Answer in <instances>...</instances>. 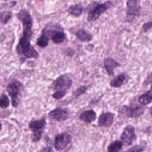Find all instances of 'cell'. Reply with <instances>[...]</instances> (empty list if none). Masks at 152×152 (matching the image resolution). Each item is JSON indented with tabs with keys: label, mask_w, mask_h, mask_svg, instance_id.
Here are the masks:
<instances>
[{
	"label": "cell",
	"mask_w": 152,
	"mask_h": 152,
	"mask_svg": "<svg viewBox=\"0 0 152 152\" xmlns=\"http://www.w3.org/2000/svg\"><path fill=\"white\" fill-rule=\"evenodd\" d=\"M33 133L31 134V140L33 142L39 141L42 138V130H35L32 131Z\"/></svg>",
	"instance_id": "obj_24"
},
{
	"label": "cell",
	"mask_w": 152,
	"mask_h": 152,
	"mask_svg": "<svg viewBox=\"0 0 152 152\" xmlns=\"http://www.w3.org/2000/svg\"><path fill=\"white\" fill-rule=\"evenodd\" d=\"M138 100L142 105H147L150 103L152 101V90L141 95Z\"/></svg>",
	"instance_id": "obj_20"
},
{
	"label": "cell",
	"mask_w": 152,
	"mask_h": 152,
	"mask_svg": "<svg viewBox=\"0 0 152 152\" xmlns=\"http://www.w3.org/2000/svg\"><path fill=\"white\" fill-rule=\"evenodd\" d=\"M10 104V99L5 94H2L1 96V107L5 109L8 107Z\"/></svg>",
	"instance_id": "obj_23"
},
{
	"label": "cell",
	"mask_w": 152,
	"mask_h": 152,
	"mask_svg": "<svg viewBox=\"0 0 152 152\" xmlns=\"http://www.w3.org/2000/svg\"><path fill=\"white\" fill-rule=\"evenodd\" d=\"M17 18L23 24V35L31 37L33 34L32 30L33 26V18L28 10L26 8L21 9L17 14Z\"/></svg>",
	"instance_id": "obj_4"
},
{
	"label": "cell",
	"mask_w": 152,
	"mask_h": 152,
	"mask_svg": "<svg viewBox=\"0 0 152 152\" xmlns=\"http://www.w3.org/2000/svg\"><path fill=\"white\" fill-rule=\"evenodd\" d=\"M151 88H152V85H151Z\"/></svg>",
	"instance_id": "obj_32"
},
{
	"label": "cell",
	"mask_w": 152,
	"mask_h": 152,
	"mask_svg": "<svg viewBox=\"0 0 152 152\" xmlns=\"http://www.w3.org/2000/svg\"><path fill=\"white\" fill-rule=\"evenodd\" d=\"M46 125L45 119L42 118L39 120H34L30 122L28 127L32 131L35 130H42Z\"/></svg>",
	"instance_id": "obj_18"
},
{
	"label": "cell",
	"mask_w": 152,
	"mask_h": 152,
	"mask_svg": "<svg viewBox=\"0 0 152 152\" xmlns=\"http://www.w3.org/2000/svg\"><path fill=\"white\" fill-rule=\"evenodd\" d=\"M103 65L106 72L110 75H112L113 74L114 69L121 65L119 62L110 57H107L104 59Z\"/></svg>",
	"instance_id": "obj_13"
},
{
	"label": "cell",
	"mask_w": 152,
	"mask_h": 152,
	"mask_svg": "<svg viewBox=\"0 0 152 152\" xmlns=\"http://www.w3.org/2000/svg\"><path fill=\"white\" fill-rule=\"evenodd\" d=\"M41 33L47 35L55 44L63 43L66 37L63 27L58 23H49L42 29Z\"/></svg>",
	"instance_id": "obj_3"
},
{
	"label": "cell",
	"mask_w": 152,
	"mask_h": 152,
	"mask_svg": "<svg viewBox=\"0 0 152 152\" xmlns=\"http://www.w3.org/2000/svg\"><path fill=\"white\" fill-rule=\"evenodd\" d=\"M84 11V7L79 4L71 5L66 10V12L70 15L74 17H80Z\"/></svg>",
	"instance_id": "obj_15"
},
{
	"label": "cell",
	"mask_w": 152,
	"mask_h": 152,
	"mask_svg": "<svg viewBox=\"0 0 152 152\" xmlns=\"http://www.w3.org/2000/svg\"><path fill=\"white\" fill-rule=\"evenodd\" d=\"M12 15L11 11L7 10L3 11L1 12V23L3 25H5L10 20Z\"/></svg>",
	"instance_id": "obj_22"
},
{
	"label": "cell",
	"mask_w": 152,
	"mask_h": 152,
	"mask_svg": "<svg viewBox=\"0 0 152 152\" xmlns=\"http://www.w3.org/2000/svg\"><path fill=\"white\" fill-rule=\"evenodd\" d=\"M72 81L71 79L66 74L58 77L52 83V87L53 90L66 91L72 86Z\"/></svg>",
	"instance_id": "obj_6"
},
{
	"label": "cell",
	"mask_w": 152,
	"mask_h": 152,
	"mask_svg": "<svg viewBox=\"0 0 152 152\" xmlns=\"http://www.w3.org/2000/svg\"><path fill=\"white\" fill-rule=\"evenodd\" d=\"M150 113H151V115L152 116V107H151V108L150 109Z\"/></svg>",
	"instance_id": "obj_30"
},
{
	"label": "cell",
	"mask_w": 152,
	"mask_h": 152,
	"mask_svg": "<svg viewBox=\"0 0 152 152\" xmlns=\"http://www.w3.org/2000/svg\"><path fill=\"white\" fill-rule=\"evenodd\" d=\"M74 34L77 39L82 42H90L93 39V36L91 33L84 28H80L77 30Z\"/></svg>",
	"instance_id": "obj_14"
},
{
	"label": "cell",
	"mask_w": 152,
	"mask_h": 152,
	"mask_svg": "<svg viewBox=\"0 0 152 152\" xmlns=\"http://www.w3.org/2000/svg\"><path fill=\"white\" fill-rule=\"evenodd\" d=\"M151 28H152V22L144 23L142 26V30L144 32H147Z\"/></svg>",
	"instance_id": "obj_28"
},
{
	"label": "cell",
	"mask_w": 152,
	"mask_h": 152,
	"mask_svg": "<svg viewBox=\"0 0 152 152\" xmlns=\"http://www.w3.org/2000/svg\"><path fill=\"white\" fill-rule=\"evenodd\" d=\"M121 138L122 141L126 145H130L136 138V135L135 132V128L131 125L126 126L121 135Z\"/></svg>",
	"instance_id": "obj_10"
},
{
	"label": "cell",
	"mask_w": 152,
	"mask_h": 152,
	"mask_svg": "<svg viewBox=\"0 0 152 152\" xmlns=\"http://www.w3.org/2000/svg\"><path fill=\"white\" fill-rule=\"evenodd\" d=\"M31 37L22 36L18 40L15 48V51L18 55L24 56L26 58L37 59L39 55L30 43Z\"/></svg>",
	"instance_id": "obj_2"
},
{
	"label": "cell",
	"mask_w": 152,
	"mask_h": 152,
	"mask_svg": "<svg viewBox=\"0 0 152 152\" xmlns=\"http://www.w3.org/2000/svg\"><path fill=\"white\" fill-rule=\"evenodd\" d=\"M122 142L116 140L110 143L107 147L108 152H119L122 147Z\"/></svg>",
	"instance_id": "obj_21"
},
{
	"label": "cell",
	"mask_w": 152,
	"mask_h": 152,
	"mask_svg": "<svg viewBox=\"0 0 152 152\" xmlns=\"http://www.w3.org/2000/svg\"><path fill=\"white\" fill-rule=\"evenodd\" d=\"M3 1H8V0H3Z\"/></svg>",
	"instance_id": "obj_31"
},
{
	"label": "cell",
	"mask_w": 152,
	"mask_h": 152,
	"mask_svg": "<svg viewBox=\"0 0 152 152\" xmlns=\"http://www.w3.org/2000/svg\"><path fill=\"white\" fill-rule=\"evenodd\" d=\"M48 116L50 119L60 122L67 119L69 116V113L66 109L56 108L51 110Z\"/></svg>",
	"instance_id": "obj_11"
},
{
	"label": "cell",
	"mask_w": 152,
	"mask_h": 152,
	"mask_svg": "<svg viewBox=\"0 0 152 152\" xmlns=\"http://www.w3.org/2000/svg\"><path fill=\"white\" fill-rule=\"evenodd\" d=\"M141 12V5L139 0H128L126 1V16L128 22L132 21L139 16Z\"/></svg>",
	"instance_id": "obj_5"
},
{
	"label": "cell",
	"mask_w": 152,
	"mask_h": 152,
	"mask_svg": "<svg viewBox=\"0 0 152 152\" xmlns=\"http://www.w3.org/2000/svg\"><path fill=\"white\" fill-rule=\"evenodd\" d=\"M65 94H66V91L58 90V91H56L52 94V97L56 100H59V99H61L62 97H64L65 96Z\"/></svg>",
	"instance_id": "obj_27"
},
{
	"label": "cell",
	"mask_w": 152,
	"mask_h": 152,
	"mask_svg": "<svg viewBox=\"0 0 152 152\" xmlns=\"http://www.w3.org/2000/svg\"><path fill=\"white\" fill-rule=\"evenodd\" d=\"M7 91L11 98V103L14 107H17L19 103V87L17 84L11 83L7 87Z\"/></svg>",
	"instance_id": "obj_9"
},
{
	"label": "cell",
	"mask_w": 152,
	"mask_h": 152,
	"mask_svg": "<svg viewBox=\"0 0 152 152\" xmlns=\"http://www.w3.org/2000/svg\"><path fill=\"white\" fill-rule=\"evenodd\" d=\"M87 90V87H86V86H81L78 88H77L75 91H74L73 96L75 97H77L82 95L84 93H86Z\"/></svg>",
	"instance_id": "obj_25"
},
{
	"label": "cell",
	"mask_w": 152,
	"mask_h": 152,
	"mask_svg": "<svg viewBox=\"0 0 152 152\" xmlns=\"http://www.w3.org/2000/svg\"><path fill=\"white\" fill-rule=\"evenodd\" d=\"M49 37L47 35L41 33L40 36L37 39L36 44L42 48H45L49 45Z\"/></svg>",
	"instance_id": "obj_19"
},
{
	"label": "cell",
	"mask_w": 152,
	"mask_h": 152,
	"mask_svg": "<svg viewBox=\"0 0 152 152\" xmlns=\"http://www.w3.org/2000/svg\"><path fill=\"white\" fill-rule=\"evenodd\" d=\"M115 115L110 112L102 113L99 118L98 124L100 126L109 127L113 122Z\"/></svg>",
	"instance_id": "obj_12"
},
{
	"label": "cell",
	"mask_w": 152,
	"mask_h": 152,
	"mask_svg": "<svg viewBox=\"0 0 152 152\" xmlns=\"http://www.w3.org/2000/svg\"><path fill=\"white\" fill-rule=\"evenodd\" d=\"M113 3L111 1H107L102 3L96 1L92 2L86 8L87 21L93 22L96 21L102 14L110 9Z\"/></svg>",
	"instance_id": "obj_1"
},
{
	"label": "cell",
	"mask_w": 152,
	"mask_h": 152,
	"mask_svg": "<svg viewBox=\"0 0 152 152\" xmlns=\"http://www.w3.org/2000/svg\"><path fill=\"white\" fill-rule=\"evenodd\" d=\"M120 112L125 115L128 117L137 118L142 115L144 109L137 104L129 106H124L120 109Z\"/></svg>",
	"instance_id": "obj_8"
},
{
	"label": "cell",
	"mask_w": 152,
	"mask_h": 152,
	"mask_svg": "<svg viewBox=\"0 0 152 152\" xmlns=\"http://www.w3.org/2000/svg\"><path fill=\"white\" fill-rule=\"evenodd\" d=\"M144 147L143 146L140 145H136L132 147L131 148H129L128 150L124 152H142L144 151Z\"/></svg>",
	"instance_id": "obj_26"
},
{
	"label": "cell",
	"mask_w": 152,
	"mask_h": 152,
	"mask_svg": "<svg viewBox=\"0 0 152 152\" xmlns=\"http://www.w3.org/2000/svg\"><path fill=\"white\" fill-rule=\"evenodd\" d=\"M41 152H53V150L51 147H46L43 148Z\"/></svg>",
	"instance_id": "obj_29"
},
{
	"label": "cell",
	"mask_w": 152,
	"mask_h": 152,
	"mask_svg": "<svg viewBox=\"0 0 152 152\" xmlns=\"http://www.w3.org/2000/svg\"><path fill=\"white\" fill-rule=\"evenodd\" d=\"M128 80V77L125 73H121L115 77L110 82V86L112 87H119L125 84Z\"/></svg>",
	"instance_id": "obj_16"
},
{
	"label": "cell",
	"mask_w": 152,
	"mask_h": 152,
	"mask_svg": "<svg viewBox=\"0 0 152 152\" xmlns=\"http://www.w3.org/2000/svg\"><path fill=\"white\" fill-rule=\"evenodd\" d=\"M71 136L66 132H64L56 135L54 141L55 148L58 151L64 150L71 142Z\"/></svg>",
	"instance_id": "obj_7"
},
{
	"label": "cell",
	"mask_w": 152,
	"mask_h": 152,
	"mask_svg": "<svg viewBox=\"0 0 152 152\" xmlns=\"http://www.w3.org/2000/svg\"><path fill=\"white\" fill-rule=\"evenodd\" d=\"M96 113L93 110H87L84 111L80 115V119L86 123H91L95 121Z\"/></svg>",
	"instance_id": "obj_17"
}]
</instances>
